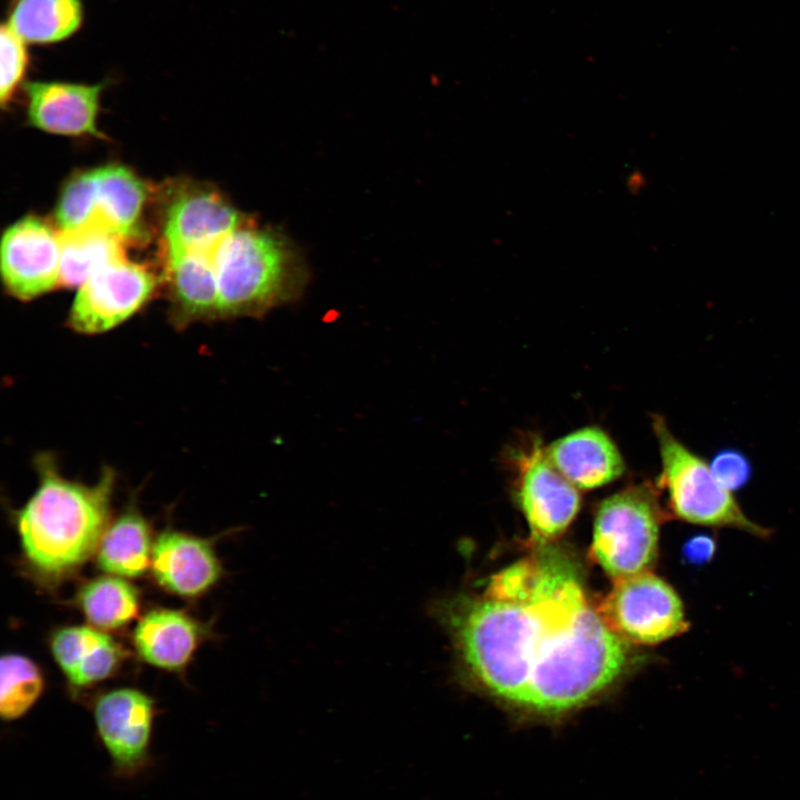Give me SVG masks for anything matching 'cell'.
I'll use <instances>...</instances> for the list:
<instances>
[{"label":"cell","instance_id":"obj_1","mask_svg":"<svg viewBox=\"0 0 800 800\" xmlns=\"http://www.w3.org/2000/svg\"><path fill=\"white\" fill-rule=\"evenodd\" d=\"M461 671L518 708L560 714L613 684L628 644L591 607L567 560L540 551L491 577L480 594L434 601Z\"/></svg>","mask_w":800,"mask_h":800},{"label":"cell","instance_id":"obj_2","mask_svg":"<svg viewBox=\"0 0 800 800\" xmlns=\"http://www.w3.org/2000/svg\"><path fill=\"white\" fill-rule=\"evenodd\" d=\"M36 462L39 486L18 511L17 527L28 567L53 583L97 551L108 527L114 473L106 469L98 482L86 486L63 478L48 456Z\"/></svg>","mask_w":800,"mask_h":800},{"label":"cell","instance_id":"obj_3","mask_svg":"<svg viewBox=\"0 0 800 800\" xmlns=\"http://www.w3.org/2000/svg\"><path fill=\"white\" fill-rule=\"evenodd\" d=\"M220 318L259 317L293 299L303 284L301 266L274 231L244 222L212 253Z\"/></svg>","mask_w":800,"mask_h":800},{"label":"cell","instance_id":"obj_4","mask_svg":"<svg viewBox=\"0 0 800 800\" xmlns=\"http://www.w3.org/2000/svg\"><path fill=\"white\" fill-rule=\"evenodd\" d=\"M652 429L661 459L657 486L667 492L669 509L676 518L692 524L732 528L758 538L770 534L743 512L707 461L671 432L663 417H652Z\"/></svg>","mask_w":800,"mask_h":800},{"label":"cell","instance_id":"obj_5","mask_svg":"<svg viewBox=\"0 0 800 800\" xmlns=\"http://www.w3.org/2000/svg\"><path fill=\"white\" fill-rule=\"evenodd\" d=\"M658 486H630L598 507L591 543L593 560L613 580L649 571L658 556L664 512Z\"/></svg>","mask_w":800,"mask_h":800},{"label":"cell","instance_id":"obj_6","mask_svg":"<svg viewBox=\"0 0 800 800\" xmlns=\"http://www.w3.org/2000/svg\"><path fill=\"white\" fill-rule=\"evenodd\" d=\"M148 186L130 169L108 164L80 171L64 184L54 211L59 232L102 228L126 242L141 241Z\"/></svg>","mask_w":800,"mask_h":800},{"label":"cell","instance_id":"obj_7","mask_svg":"<svg viewBox=\"0 0 800 800\" xmlns=\"http://www.w3.org/2000/svg\"><path fill=\"white\" fill-rule=\"evenodd\" d=\"M613 581L597 609L608 628L626 642L657 644L688 629L680 597L660 577L644 571Z\"/></svg>","mask_w":800,"mask_h":800},{"label":"cell","instance_id":"obj_8","mask_svg":"<svg viewBox=\"0 0 800 800\" xmlns=\"http://www.w3.org/2000/svg\"><path fill=\"white\" fill-rule=\"evenodd\" d=\"M511 462L531 541L542 546L560 536L576 518L580 508L578 488L558 471L538 438L514 451Z\"/></svg>","mask_w":800,"mask_h":800},{"label":"cell","instance_id":"obj_9","mask_svg":"<svg viewBox=\"0 0 800 800\" xmlns=\"http://www.w3.org/2000/svg\"><path fill=\"white\" fill-rule=\"evenodd\" d=\"M162 282L147 267L126 257L113 260L79 288L70 314V327L81 333L108 331L136 313Z\"/></svg>","mask_w":800,"mask_h":800},{"label":"cell","instance_id":"obj_10","mask_svg":"<svg viewBox=\"0 0 800 800\" xmlns=\"http://www.w3.org/2000/svg\"><path fill=\"white\" fill-rule=\"evenodd\" d=\"M164 204L166 257L189 252L212 254L229 233L246 222L217 190L191 181L171 186Z\"/></svg>","mask_w":800,"mask_h":800},{"label":"cell","instance_id":"obj_11","mask_svg":"<svg viewBox=\"0 0 800 800\" xmlns=\"http://www.w3.org/2000/svg\"><path fill=\"white\" fill-rule=\"evenodd\" d=\"M93 719L113 773L134 778L150 763L154 702L132 688L108 691L96 700Z\"/></svg>","mask_w":800,"mask_h":800},{"label":"cell","instance_id":"obj_12","mask_svg":"<svg viewBox=\"0 0 800 800\" xmlns=\"http://www.w3.org/2000/svg\"><path fill=\"white\" fill-rule=\"evenodd\" d=\"M60 232L37 217L11 224L1 240V274L8 292L31 300L60 286Z\"/></svg>","mask_w":800,"mask_h":800},{"label":"cell","instance_id":"obj_13","mask_svg":"<svg viewBox=\"0 0 800 800\" xmlns=\"http://www.w3.org/2000/svg\"><path fill=\"white\" fill-rule=\"evenodd\" d=\"M27 116L31 126L62 136L102 138L97 128L102 83L27 81Z\"/></svg>","mask_w":800,"mask_h":800},{"label":"cell","instance_id":"obj_14","mask_svg":"<svg viewBox=\"0 0 800 800\" xmlns=\"http://www.w3.org/2000/svg\"><path fill=\"white\" fill-rule=\"evenodd\" d=\"M150 564L159 586L187 598L208 591L222 572L210 541L173 530L156 539Z\"/></svg>","mask_w":800,"mask_h":800},{"label":"cell","instance_id":"obj_15","mask_svg":"<svg viewBox=\"0 0 800 800\" xmlns=\"http://www.w3.org/2000/svg\"><path fill=\"white\" fill-rule=\"evenodd\" d=\"M558 471L578 489H596L618 479L626 469L612 438L600 427L574 430L547 447Z\"/></svg>","mask_w":800,"mask_h":800},{"label":"cell","instance_id":"obj_16","mask_svg":"<svg viewBox=\"0 0 800 800\" xmlns=\"http://www.w3.org/2000/svg\"><path fill=\"white\" fill-rule=\"evenodd\" d=\"M161 279L167 286L171 316L177 326L220 318L212 254L189 252L166 257Z\"/></svg>","mask_w":800,"mask_h":800},{"label":"cell","instance_id":"obj_17","mask_svg":"<svg viewBox=\"0 0 800 800\" xmlns=\"http://www.w3.org/2000/svg\"><path fill=\"white\" fill-rule=\"evenodd\" d=\"M50 649L68 681L78 688L107 679L123 658L120 646L110 636L87 626L57 630Z\"/></svg>","mask_w":800,"mask_h":800},{"label":"cell","instance_id":"obj_18","mask_svg":"<svg viewBox=\"0 0 800 800\" xmlns=\"http://www.w3.org/2000/svg\"><path fill=\"white\" fill-rule=\"evenodd\" d=\"M203 630L190 616L171 609H154L137 623L133 643L141 659L169 671L183 669L192 658Z\"/></svg>","mask_w":800,"mask_h":800},{"label":"cell","instance_id":"obj_19","mask_svg":"<svg viewBox=\"0 0 800 800\" xmlns=\"http://www.w3.org/2000/svg\"><path fill=\"white\" fill-rule=\"evenodd\" d=\"M152 547L148 522L129 508L107 527L97 549V563L111 576L139 577L151 563Z\"/></svg>","mask_w":800,"mask_h":800},{"label":"cell","instance_id":"obj_20","mask_svg":"<svg viewBox=\"0 0 800 800\" xmlns=\"http://www.w3.org/2000/svg\"><path fill=\"white\" fill-rule=\"evenodd\" d=\"M81 0H13L7 24L28 44H53L79 31Z\"/></svg>","mask_w":800,"mask_h":800},{"label":"cell","instance_id":"obj_21","mask_svg":"<svg viewBox=\"0 0 800 800\" xmlns=\"http://www.w3.org/2000/svg\"><path fill=\"white\" fill-rule=\"evenodd\" d=\"M60 286L80 287L107 263L124 257L126 241L99 227L60 232Z\"/></svg>","mask_w":800,"mask_h":800},{"label":"cell","instance_id":"obj_22","mask_svg":"<svg viewBox=\"0 0 800 800\" xmlns=\"http://www.w3.org/2000/svg\"><path fill=\"white\" fill-rule=\"evenodd\" d=\"M78 604L92 627L113 630L130 622L139 609L137 589L121 577L104 576L84 583Z\"/></svg>","mask_w":800,"mask_h":800},{"label":"cell","instance_id":"obj_23","mask_svg":"<svg viewBox=\"0 0 800 800\" xmlns=\"http://www.w3.org/2000/svg\"><path fill=\"white\" fill-rule=\"evenodd\" d=\"M0 679V714L6 721L16 720L29 711L44 686L38 666L17 653L1 657Z\"/></svg>","mask_w":800,"mask_h":800},{"label":"cell","instance_id":"obj_24","mask_svg":"<svg viewBox=\"0 0 800 800\" xmlns=\"http://www.w3.org/2000/svg\"><path fill=\"white\" fill-rule=\"evenodd\" d=\"M1 76L0 101L2 107L12 99L22 82L29 64L28 43L23 41L6 22L0 32Z\"/></svg>","mask_w":800,"mask_h":800},{"label":"cell","instance_id":"obj_25","mask_svg":"<svg viewBox=\"0 0 800 800\" xmlns=\"http://www.w3.org/2000/svg\"><path fill=\"white\" fill-rule=\"evenodd\" d=\"M710 468L716 478L730 491L742 488L752 473L748 457L733 448L719 450L711 459Z\"/></svg>","mask_w":800,"mask_h":800}]
</instances>
